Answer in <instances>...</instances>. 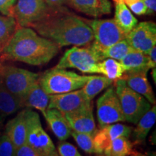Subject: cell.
Instances as JSON below:
<instances>
[{
  "instance_id": "1",
  "label": "cell",
  "mask_w": 156,
  "mask_h": 156,
  "mask_svg": "<svg viewBox=\"0 0 156 156\" xmlns=\"http://www.w3.org/2000/svg\"><path fill=\"white\" fill-rule=\"evenodd\" d=\"M30 27L60 48L87 46L94 39L90 27L84 19L69 12L66 7L53 10L47 17Z\"/></svg>"
},
{
  "instance_id": "2",
  "label": "cell",
  "mask_w": 156,
  "mask_h": 156,
  "mask_svg": "<svg viewBox=\"0 0 156 156\" xmlns=\"http://www.w3.org/2000/svg\"><path fill=\"white\" fill-rule=\"evenodd\" d=\"M57 44L28 27H20L2 48L6 58L33 66L47 64L57 55Z\"/></svg>"
},
{
  "instance_id": "3",
  "label": "cell",
  "mask_w": 156,
  "mask_h": 156,
  "mask_svg": "<svg viewBox=\"0 0 156 156\" xmlns=\"http://www.w3.org/2000/svg\"><path fill=\"white\" fill-rule=\"evenodd\" d=\"M89 77L66 69L54 67L39 76L38 83L48 95L62 94L82 88Z\"/></svg>"
},
{
  "instance_id": "4",
  "label": "cell",
  "mask_w": 156,
  "mask_h": 156,
  "mask_svg": "<svg viewBox=\"0 0 156 156\" xmlns=\"http://www.w3.org/2000/svg\"><path fill=\"white\" fill-rule=\"evenodd\" d=\"M114 83L115 90L125 121L136 124L151 108V103L145 98L130 88L123 79L118 80Z\"/></svg>"
},
{
  "instance_id": "5",
  "label": "cell",
  "mask_w": 156,
  "mask_h": 156,
  "mask_svg": "<svg viewBox=\"0 0 156 156\" xmlns=\"http://www.w3.org/2000/svg\"><path fill=\"white\" fill-rule=\"evenodd\" d=\"M101 54L88 45L87 47H74L67 50L56 64L58 69H78L83 73H98V62L102 61Z\"/></svg>"
},
{
  "instance_id": "6",
  "label": "cell",
  "mask_w": 156,
  "mask_h": 156,
  "mask_svg": "<svg viewBox=\"0 0 156 156\" xmlns=\"http://www.w3.org/2000/svg\"><path fill=\"white\" fill-rule=\"evenodd\" d=\"M84 20L90 27L93 34L94 39L90 45L100 54L103 50L126 38L127 36L114 19H84Z\"/></svg>"
},
{
  "instance_id": "7",
  "label": "cell",
  "mask_w": 156,
  "mask_h": 156,
  "mask_svg": "<svg viewBox=\"0 0 156 156\" xmlns=\"http://www.w3.org/2000/svg\"><path fill=\"white\" fill-rule=\"evenodd\" d=\"M39 76L38 74L15 66L2 64L0 67V77L5 87L22 103L29 89L38 81Z\"/></svg>"
},
{
  "instance_id": "8",
  "label": "cell",
  "mask_w": 156,
  "mask_h": 156,
  "mask_svg": "<svg viewBox=\"0 0 156 156\" xmlns=\"http://www.w3.org/2000/svg\"><path fill=\"white\" fill-rule=\"evenodd\" d=\"M27 121L26 144L33 148L38 156H48L55 150L50 136L42 127L38 113L25 109Z\"/></svg>"
},
{
  "instance_id": "9",
  "label": "cell",
  "mask_w": 156,
  "mask_h": 156,
  "mask_svg": "<svg viewBox=\"0 0 156 156\" xmlns=\"http://www.w3.org/2000/svg\"><path fill=\"white\" fill-rule=\"evenodd\" d=\"M53 10L44 0H17L13 17L20 27H30L46 17Z\"/></svg>"
},
{
  "instance_id": "10",
  "label": "cell",
  "mask_w": 156,
  "mask_h": 156,
  "mask_svg": "<svg viewBox=\"0 0 156 156\" xmlns=\"http://www.w3.org/2000/svg\"><path fill=\"white\" fill-rule=\"evenodd\" d=\"M97 118L99 125L126 122L119 100L114 87H110L99 98L96 102Z\"/></svg>"
},
{
  "instance_id": "11",
  "label": "cell",
  "mask_w": 156,
  "mask_h": 156,
  "mask_svg": "<svg viewBox=\"0 0 156 156\" xmlns=\"http://www.w3.org/2000/svg\"><path fill=\"white\" fill-rule=\"evenodd\" d=\"M92 103L93 101L86 98L81 88L62 94L49 95L48 108H55L62 114H69L86 108Z\"/></svg>"
},
{
  "instance_id": "12",
  "label": "cell",
  "mask_w": 156,
  "mask_h": 156,
  "mask_svg": "<svg viewBox=\"0 0 156 156\" xmlns=\"http://www.w3.org/2000/svg\"><path fill=\"white\" fill-rule=\"evenodd\" d=\"M126 39L134 50L146 54L156 44L155 23L151 21L137 23Z\"/></svg>"
},
{
  "instance_id": "13",
  "label": "cell",
  "mask_w": 156,
  "mask_h": 156,
  "mask_svg": "<svg viewBox=\"0 0 156 156\" xmlns=\"http://www.w3.org/2000/svg\"><path fill=\"white\" fill-rule=\"evenodd\" d=\"M132 126L123 124H112L101 126L95 134L94 140L95 153L96 154L103 153V151L109 144L119 136L129 137L132 132Z\"/></svg>"
},
{
  "instance_id": "14",
  "label": "cell",
  "mask_w": 156,
  "mask_h": 156,
  "mask_svg": "<svg viewBox=\"0 0 156 156\" xmlns=\"http://www.w3.org/2000/svg\"><path fill=\"white\" fill-rule=\"evenodd\" d=\"M73 131L95 135L97 129L93 116V103L86 108L69 114H63Z\"/></svg>"
},
{
  "instance_id": "15",
  "label": "cell",
  "mask_w": 156,
  "mask_h": 156,
  "mask_svg": "<svg viewBox=\"0 0 156 156\" xmlns=\"http://www.w3.org/2000/svg\"><path fill=\"white\" fill-rule=\"evenodd\" d=\"M67 5L93 17L109 15L112 11V4L109 0H67Z\"/></svg>"
},
{
  "instance_id": "16",
  "label": "cell",
  "mask_w": 156,
  "mask_h": 156,
  "mask_svg": "<svg viewBox=\"0 0 156 156\" xmlns=\"http://www.w3.org/2000/svg\"><path fill=\"white\" fill-rule=\"evenodd\" d=\"M5 134L16 149L26 143L27 121L25 109L19 112L15 118L7 123Z\"/></svg>"
},
{
  "instance_id": "17",
  "label": "cell",
  "mask_w": 156,
  "mask_h": 156,
  "mask_svg": "<svg viewBox=\"0 0 156 156\" xmlns=\"http://www.w3.org/2000/svg\"><path fill=\"white\" fill-rule=\"evenodd\" d=\"M121 79L124 80L130 88L145 98L151 104L155 105V97L151 85L147 80V73H124Z\"/></svg>"
},
{
  "instance_id": "18",
  "label": "cell",
  "mask_w": 156,
  "mask_h": 156,
  "mask_svg": "<svg viewBox=\"0 0 156 156\" xmlns=\"http://www.w3.org/2000/svg\"><path fill=\"white\" fill-rule=\"evenodd\" d=\"M48 125L60 141H64L71 135V128L63 114L55 108H48L44 115Z\"/></svg>"
},
{
  "instance_id": "19",
  "label": "cell",
  "mask_w": 156,
  "mask_h": 156,
  "mask_svg": "<svg viewBox=\"0 0 156 156\" xmlns=\"http://www.w3.org/2000/svg\"><path fill=\"white\" fill-rule=\"evenodd\" d=\"M119 62L124 69V73H147L151 69L147 54L135 50L129 53Z\"/></svg>"
},
{
  "instance_id": "20",
  "label": "cell",
  "mask_w": 156,
  "mask_h": 156,
  "mask_svg": "<svg viewBox=\"0 0 156 156\" xmlns=\"http://www.w3.org/2000/svg\"><path fill=\"white\" fill-rule=\"evenodd\" d=\"M49 103V95L43 90L38 81L34 83L29 89L23 100V106L34 108L40 111L43 115L48 109Z\"/></svg>"
},
{
  "instance_id": "21",
  "label": "cell",
  "mask_w": 156,
  "mask_h": 156,
  "mask_svg": "<svg viewBox=\"0 0 156 156\" xmlns=\"http://www.w3.org/2000/svg\"><path fill=\"white\" fill-rule=\"evenodd\" d=\"M115 3L114 20L126 35L137 25L138 20L122 0H113Z\"/></svg>"
},
{
  "instance_id": "22",
  "label": "cell",
  "mask_w": 156,
  "mask_h": 156,
  "mask_svg": "<svg viewBox=\"0 0 156 156\" xmlns=\"http://www.w3.org/2000/svg\"><path fill=\"white\" fill-rule=\"evenodd\" d=\"M156 120V106L150 108V110L145 113L141 117V119L136 123V128L134 129L133 132V136L134 142L136 144H144L145 142L150 130L151 129Z\"/></svg>"
},
{
  "instance_id": "23",
  "label": "cell",
  "mask_w": 156,
  "mask_h": 156,
  "mask_svg": "<svg viewBox=\"0 0 156 156\" xmlns=\"http://www.w3.org/2000/svg\"><path fill=\"white\" fill-rule=\"evenodd\" d=\"M22 107V101L5 87L0 77V114L9 116L15 114Z\"/></svg>"
},
{
  "instance_id": "24",
  "label": "cell",
  "mask_w": 156,
  "mask_h": 156,
  "mask_svg": "<svg viewBox=\"0 0 156 156\" xmlns=\"http://www.w3.org/2000/svg\"><path fill=\"white\" fill-rule=\"evenodd\" d=\"M113 83L114 82L105 76H90L82 90L87 100L91 101L101 91L111 86Z\"/></svg>"
},
{
  "instance_id": "25",
  "label": "cell",
  "mask_w": 156,
  "mask_h": 156,
  "mask_svg": "<svg viewBox=\"0 0 156 156\" xmlns=\"http://www.w3.org/2000/svg\"><path fill=\"white\" fill-rule=\"evenodd\" d=\"M98 73L102 74L113 82H116L121 79L124 75V71L119 61L114 58H107L99 62Z\"/></svg>"
},
{
  "instance_id": "26",
  "label": "cell",
  "mask_w": 156,
  "mask_h": 156,
  "mask_svg": "<svg viewBox=\"0 0 156 156\" xmlns=\"http://www.w3.org/2000/svg\"><path fill=\"white\" fill-rule=\"evenodd\" d=\"M132 153L133 144L125 136L113 140L103 151L105 156H127Z\"/></svg>"
},
{
  "instance_id": "27",
  "label": "cell",
  "mask_w": 156,
  "mask_h": 156,
  "mask_svg": "<svg viewBox=\"0 0 156 156\" xmlns=\"http://www.w3.org/2000/svg\"><path fill=\"white\" fill-rule=\"evenodd\" d=\"M132 51H134V49L130 46L129 43L128 42L126 38L113 44L112 46H109L106 49L103 50L101 52V55L103 60L105 58H110L116 59L117 61H121L123 58L125 57Z\"/></svg>"
},
{
  "instance_id": "28",
  "label": "cell",
  "mask_w": 156,
  "mask_h": 156,
  "mask_svg": "<svg viewBox=\"0 0 156 156\" xmlns=\"http://www.w3.org/2000/svg\"><path fill=\"white\" fill-rule=\"evenodd\" d=\"M17 29V22L13 16L0 14V44L3 46Z\"/></svg>"
},
{
  "instance_id": "29",
  "label": "cell",
  "mask_w": 156,
  "mask_h": 156,
  "mask_svg": "<svg viewBox=\"0 0 156 156\" xmlns=\"http://www.w3.org/2000/svg\"><path fill=\"white\" fill-rule=\"evenodd\" d=\"M71 135L77 142V145L85 153L93 154L95 153L94 136L86 133H80L75 131L71 132Z\"/></svg>"
},
{
  "instance_id": "30",
  "label": "cell",
  "mask_w": 156,
  "mask_h": 156,
  "mask_svg": "<svg viewBox=\"0 0 156 156\" xmlns=\"http://www.w3.org/2000/svg\"><path fill=\"white\" fill-rule=\"evenodd\" d=\"M16 148L4 133L0 135V156H15Z\"/></svg>"
},
{
  "instance_id": "31",
  "label": "cell",
  "mask_w": 156,
  "mask_h": 156,
  "mask_svg": "<svg viewBox=\"0 0 156 156\" xmlns=\"http://www.w3.org/2000/svg\"><path fill=\"white\" fill-rule=\"evenodd\" d=\"M58 155L59 156H82L77 147L69 142L61 141L58 144Z\"/></svg>"
},
{
  "instance_id": "32",
  "label": "cell",
  "mask_w": 156,
  "mask_h": 156,
  "mask_svg": "<svg viewBox=\"0 0 156 156\" xmlns=\"http://www.w3.org/2000/svg\"><path fill=\"white\" fill-rule=\"evenodd\" d=\"M123 2L128 6L132 12L136 15L145 14L146 8L142 0H122Z\"/></svg>"
},
{
  "instance_id": "33",
  "label": "cell",
  "mask_w": 156,
  "mask_h": 156,
  "mask_svg": "<svg viewBox=\"0 0 156 156\" xmlns=\"http://www.w3.org/2000/svg\"><path fill=\"white\" fill-rule=\"evenodd\" d=\"M17 0H0V13L7 16H13V9Z\"/></svg>"
},
{
  "instance_id": "34",
  "label": "cell",
  "mask_w": 156,
  "mask_h": 156,
  "mask_svg": "<svg viewBox=\"0 0 156 156\" xmlns=\"http://www.w3.org/2000/svg\"><path fill=\"white\" fill-rule=\"evenodd\" d=\"M15 156H38L32 147L28 144H24L16 149Z\"/></svg>"
},
{
  "instance_id": "35",
  "label": "cell",
  "mask_w": 156,
  "mask_h": 156,
  "mask_svg": "<svg viewBox=\"0 0 156 156\" xmlns=\"http://www.w3.org/2000/svg\"><path fill=\"white\" fill-rule=\"evenodd\" d=\"M44 1L51 8L55 10L63 9L65 7V5H67V0H44Z\"/></svg>"
},
{
  "instance_id": "36",
  "label": "cell",
  "mask_w": 156,
  "mask_h": 156,
  "mask_svg": "<svg viewBox=\"0 0 156 156\" xmlns=\"http://www.w3.org/2000/svg\"><path fill=\"white\" fill-rule=\"evenodd\" d=\"M142 2L146 8L145 15H153L156 10V0H142Z\"/></svg>"
},
{
  "instance_id": "37",
  "label": "cell",
  "mask_w": 156,
  "mask_h": 156,
  "mask_svg": "<svg viewBox=\"0 0 156 156\" xmlns=\"http://www.w3.org/2000/svg\"><path fill=\"white\" fill-rule=\"evenodd\" d=\"M147 56L149 60L150 65H151V69L155 68L156 67V47L155 46L151 48L149 51L147 52Z\"/></svg>"
},
{
  "instance_id": "38",
  "label": "cell",
  "mask_w": 156,
  "mask_h": 156,
  "mask_svg": "<svg viewBox=\"0 0 156 156\" xmlns=\"http://www.w3.org/2000/svg\"><path fill=\"white\" fill-rule=\"evenodd\" d=\"M153 71H152V76H153V79L154 80V83L155 84L156 83V75H155V73H156V70H155V68H153Z\"/></svg>"
},
{
  "instance_id": "39",
  "label": "cell",
  "mask_w": 156,
  "mask_h": 156,
  "mask_svg": "<svg viewBox=\"0 0 156 156\" xmlns=\"http://www.w3.org/2000/svg\"><path fill=\"white\" fill-rule=\"evenodd\" d=\"M127 156H146L145 155H144V154H142V153H132L130 154V155H129Z\"/></svg>"
},
{
  "instance_id": "40",
  "label": "cell",
  "mask_w": 156,
  "mask_h": 156,
  "mask_svg": "<svg viewBox=\"0 0 156 156\" xmlns=\"http://www.w3.org/2000/svg\"><path fill=\"white\" fill-rule=\"evenodd\" d=\"M48 156H59V155H58L57 152H56V151H54V152H52V153H51V154H50V155H48Z\"/></svg>"
},
{
  "instance_id": "41",
  "label": "cell",
  "mask_w": 156,
  "mask_h": 156,
  "mask_svg": "<svg viewBox=\"0 0 156 156\" xmlns=\"http://www.w3.org/2000/svg\"><path fill=\"white\" fill-rule=\"evenodd\" d=\"M2 122H3V119H2V116L1 114H0V123H2Z\"/></svg>"
},
{
  "instance_id": "42",
  "label": "cell",
  "mask_w": 156,
  "mask_h": 156,
  "mask_svg": "<svg viewBox=\"0 0 156 156\" xmlns=\"http://www.w3.org/2000/svg\"><path fill=\"white\" fill-rule=\"evenodd\" d=\"M148 156H155V153H151Z\"/></svg>"
},
{
  "instance_id": "43",
  "label": "cell",
  "mask_w": 156,
  "mask_h": 156,
  "mask_svg": "<svg viewBox=\"0 0 156 156\" xmlns=\"http://www.w3.org/2000/svg\"><path fill=\"white\" fill-rule=\"evenodd\" d=\"M2 51V45L0 44V55H1Z\"/></svg>"
},
{
  "instance_id": "44",
  "label": "cell",
  "mask_w": 156,
  "mask_h": 156,
  "mask_svg": "<svg viewBox=\"0 0 156 156\" xmlns=\"http://www.w3.org/2000/svg\"><path fill=\"white\" fill-rule=\"evenodd\" d=\"M97 156H105V155H101V154H100V155H98Z\"/></svg>"
},
{
  "instance_id": "45",
  "label": "cell",
  "mask_w": 156,
  "mask_h": 156,
  "mask_svg": "<svg viewBox=\"0 0 156 156\" xmlns=\"http://www.w3.org/2000/svg\"><path fill=\"white\" fill-rule=\"evenodd\" d=\"M1 127H2V124L0 123V129H1Z\"/></svg>"
},
{
  "instance_id": "46",
  "label": "cell",
  "mask_w": 156,
  "mask_h": 156,
  "mask_svg": "<svg viewBox=\"0 0 156 156\" xmlns=\"http://www.w3.org/2000/svg\"><path fill=\"white\" fill-rule=\"evenodd\" d=\"M1 66H2V64H1V63H0V67H1Z\"/></svg>"
},
{
  "instance_id": "47",
  "label": "cell",
  "mask_w": 156,
  "mask_h": 156,
  "mask_svg": "<svg viewBox=\"0 0 156 156\" xmlns=\"http://www.w3.org/2000/svg\"><path fill=\"white\" fill-rule=\"evenodd\" d=\"M96 156H97V155H96Z\"/></svg>"
}]
</instances>
